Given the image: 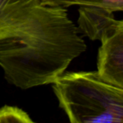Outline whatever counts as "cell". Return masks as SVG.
Segmentation results:
<instances>
[{"instance_id":"cell-2","label":"cell","mask_w":123,"mask_h":123,"mask_svg":"<svg viewBox=\"0 0 123 123\" xmlns=\"http://www.w3.org/2000/svg\"><path fill=\"white\" fill-rule=\"evenodd\" d=\"M53 89L71 123H123V88L105 81L97 71L64 72Z\"/></svg>"},{"instance_id":"cell-6","label":"cell","mask_w":123,"mask_h":123,"mask_svg":"<svg viewBox=\"0 0 123 123\" xmlns=\"http://www.w3.org/2000/svg\"><path fill=\"white\" fill-rule=\"evenodd\" d=\"M40 4L48 6L68 7L77 5L79 6H97L110 12H122L123 0H39Z\"/></svg>"},{"instance_id":"cell-3","label":"cell","mask_w":123,"mask_h":123,"mask_svg":"<svg viewBox=\"0 0 123 123\" xmlns=\"http://www.w3.org/2000/svg\"><path fill=\"white\" fill-rule=\"evenodd\" d=\"M97 55V74L105 81L123 88V25L101 40Z\"/></svg>"},{"instance_id":"cell-5","label":"cell","mask_w":123,"mask_h":123,"mask_svg":"<svg viewBox=\"0 0 123 123\" xmlns=\"http://www.w3.org/2000/svg\"><path fill=\"white\" fill-rule=\"evenodd\" d=\"M77 28L92 40H100L111 31L123 26L122 19L115 18L114 12L97 6H79Z\"/></svg>"},{"instance_id":"cell-4","label":"cell","mask_w":123,"mask_h":123,"mask_svg":"<svg viewBox=\"0 0 123 123\" xmlns=\"http://www.w3.org/2000/svg\"><path fill=\"white\" fill-rule=\"evenodd\" d=\"M39 5V0H0V40L26 26Z\"/></svg>"},{"instance_id":"cell-7","label":"cell","mask_w":123,"mask_h":123,"mask_svg":"<svg viewBox=\"0 0 123 123\" xmlns=\"http://www.w3.org/2000/svg\"><path fill=\"white\" fill-rule=\"evenodd\" d=\"M1 123H33V121L22 110L17 107L4 106L0 108Z\"/></svg>"},{"instance_id":"cell-1","label":"cell","mask_w":123,"mask_h":123,"mask_svg":"<svg viewBox=\"0 0 123 123\" xmlns=\"http://www.w3.org/2000/svg\"><path fill=\"white\" fill-rule=\"evenodd\" d=\"M86 50L67 9L40 4L27 26L0 40V67L9 84L26 90L53 84Z\"/></svg>"}]
</instances>
